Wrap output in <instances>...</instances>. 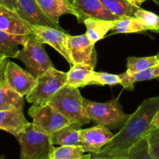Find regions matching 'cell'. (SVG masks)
Returning <instances> with one entry per match:
<instances>
[{
	"label": "cell",
	"mask_w": 159,
	"mask_h": 159,
	"mask_svg": "<svg viewBox=\"0 0 159 159\" xmlns=\"http://www.w3.org/2000/svg\"><path fill=\"white\" fill-rule=\"evenodd\" d=\"M158 63L159 58L157 54L144 57H129L127 58L126 72L129 75H132L154 66Z\"/></svg>",
	"instance_id": "obj_26"
},
{
	"label": "cell",
	"mask_w": 159,
	"mask_h": 159,
	"mask_svg": "<svg viewBox=\"0 0 159 159\" xmlns=\"http://www.w3.org/2000/svg\"><path fill=\"white\" fill-rule=\"evenodd\" d=\"M8 61V57L5 54H0V85H6L5 81V71Z\"/></svg>",
	"instance_id": "obj_31"
},
{
	"label": "cell",
	"mask_w": 159,
	"mask_h": 159,
	"mask_svg": "<svg viewBox=\"0 0 159 159\" xmlns=\"http://www.w3.org/2000/svg\"><path fill=\"white\" fill-rule=\"evenodd\" d=\"M104 6L117 16L135 17V12L139 7L133 6L127 0H100Z\"/></svg>",
	"instance_id": "obj_25"
},
{
	"label": "cell",
	"mask_w": 159,
	"mask_h": 159,
	"mask_svg": "<svg viewBox=\"0 0 159 159\" xmlns=\"http://www.w3.org/2000/svg\"><path fill=\"white\" fill-rule=\"evenodd\" d=\"M152 2H154L155 4H157V6H159V0H151Z\"/></svg>",
	"instance_id": "obj_35"
},
{
	"label": "cell",
	"mask_w": 159,
	"mask_h": 159,
	"mask_svg": "<svg viewBox=\"0 0 159 159\" xmlns=\"http://www.w3.org/2000/svg\"><path fill=\"white\" fill-rule=\"evenodd\" d=\"M20 159H49L54 148L51 135L36 130L32 123L17 137Z\"/></svg>",
	"instance_id": "obj_4"
},
{
	"label": "cell",
	"mask_w": 159,
	"mask_h": 159,
	"mask_svg": "<svg viewBox=\"0 0 159 159\" xmlns=\"http://www.w3.org/2000/svg\"><path fill=\"white\" fill-rule=\"evenodd\" d=\"M151 128H157L159 129V110L157 112L155 116H154L152 120V122L151 124Z\"/></svg>",
	"instance_id": "obj_33"
},
{
	"label": "cell",
	"mask_w": 159,
	"mask_h": 159,
	"mask_svg": "<svg viewBox=\"0 0 159 159\" xmlns=\"http://www.w3.org/2000/svg\"><path fill=\"white\" fill-rule=\"evenodd\" d=\"M93 71L94 69L86 65L79 64L73 65L70 71L66 73L65 85L78 89L88 85L90 75Z\"/></svg>",
	"instance_id": "obj_21"
},
{
	"label": "cell",
	"mask_w": 159,
	"mask_h": 159,
	"mask_svg": "<svg viewBox=\"0 0 159 159\" xmlns=\"http://www.w3.org/2000/svg\"><path fill=\"white\" fill-rule=\"evenodd\" d=\"M0 30L15 35H29L32 25L14 11L0 5Z\"/></svg>",
	"instance_id": "obj_14"
},
{
	"label": "cell",
	"mask_w": 159,
	"mask_h": 159,
	"mask_svg": "<svg viewBox=\"0 0 159 159\" xmlns=\"http://www.w3.org/2000/svg\"><path fill=\"white\" fill-rule=\"evenodd\" d=\"M158 110L159 96L143 100L111 141L99 152L90 153V158L113 159L126 155L134 144L147 136Z\"/></svg>",
	"instance_id": "obj_1"
},
{
	"label": "cell",
	"mask_w": 159,
	"mask_h": 159,
	"mask_svg": "<svg viewBox=\"0 0 159 159\" xmlns=\"http://www.w3.org/2000/svg\"><path fill=\"white\" fill-rule=\"evenodd\" d=\"M90 159H94V158H90ZM114 159V158H113Z\"/></svg>",
	"instance_id": "obj_38"
},
{
	"label": "cell",
	"mask_w": 159,
	"mask_h": 159,
	"mask_svg": "<svg viewBox=\"0 0 159 159\" xmlns=\"http://www.w3.org/2000/svg\"><path fill=\"white\" fill-rule=\"evenodd\" d=\"M45 14L53 21L59 23V18L65 14L77 17L71 0H36Z\"/></svg>",
	"instance_id": "obj_16"
},
{
	"label": "cell",
	"mask_w": 159,
	"mask_h": 159,
	"mask_svg": "<svg viewBox=\"0 0 159 159\" xmlns=\"http://www.w3.org/2000/svg\"><path fill=\"white\" fill-rule=\"evenodd\" d=\"M157 56H158V58H159V53H158V54H157Z\"/></svg>",
	"instance_id": "obj_37"
},
{
	"label": "cell",
	"mask_w": 159,
	"mask_h": 159,
	"mask_svg": "<svg viewBox=\"0 0 159 159\" xmlns=\"http://www.w3.org/2000/svg\"><path fill=\"white\" fill-rule=\"evenodd\" d=\"M147 30V29L136 17H122L114 23L112 34H131Z\"/></svg>",
	"instance_id": "obj_24"
},
{
	"label": "cell",
	"mask_w": 159,
	"mask_h": 159,
	"mask_svg": "<svg viewBox=\"0 0 159 159\" xmlns=\"http://www.w3.org/2000/svg\"><path fill=\"white\" fill-rule=\"evenodd\" d=\"M32 33L38 37L43 43H47L58 51L70 66L73 65L68 49L67 34L65 31L41 25H32Z\"/></svg>",
	"instance_id": "obj_10"
},
{
	"label": "cell",
	"mask_w": 159,
	"mask_h": 159,
	"mask_svg": "<svg viewBox=\"0 0 159 159\" xmlns=\"http://www.w3.org/2000/svg\"><path fill=\"white\" fill-rule=\"evenodd\" d=\"M127 1L129 2H130L132 5H133V6L140 8V6H141L142 3L144 2L146 0H127Z\"/></svg>",
	"instance_id": "obj_34"
},
{
	"label": "cell",
	"mask_w": 159,
	"mask_h": 159,
	"mask_svg": "<svg viewBox=\"0 0 159 159\" xmlns=\"http://www.w3.org/2000/svg\"><path fill=\"white\" fill-rule=\"evenodd\" d=\"M31 123L23 113V108L0 111V130H5L17 138Z\"/></svg>",
	"instance_id": "obj_15"
},
{
	"label": "cell",
	"mask_w": 159,
	"mask_h": 159,
	"mask_svg": "<svg viewBox=\"0 0 159 159\" xmlns=\"http://www.w3.org/2000/svg\"><path fill=\"white\" fill-rule=\"evenodd\" d=\"M17 13L31 25H41L65 31L44 12L36 0H17Z\"/></svg>",
	"instance_id": "obj_12"
},
{
	"label": "cell",
	"mask_w": 159,
	"mask_h": 159,
	"mask_svg": "<svg viewBox=\"0 0 159 159\" xmlns=\"http://www.w3.org/2000/svg\"><path fill=\"white\" fill-rule=\"evenodd\" d=\"M146 138L150 155L154 159H159V129H150Z\"/></svg>",
	"instance_id": "obj_30"
},
{
	"label": "cell",
	"mask_w": 159,
	"mask_h": 159,
	"mask_svg": "<svg viewBox=\"0 0 159 159\" xmlns=\"http://www.w3.org/2000/svg\"><path fill=\"white\" fill-rule=\"evenodd\" d=\"M120 78L118 75H112L107 72H96L94 71L90 75L88 85H115L119 84Z\"/></svg>",
	"instance_id": "obj_29"
},
{
	"label": "cell",
	"mask_w": 159,
	"mask_h": 159,
	"mask_svg": "<svg viewBox=\"0 0 159 159\" xmlns=\"http://www.w3.org/2000/svg\"><path fill=\"white\" fill-rule=\"evenodd\" d=\"M0 159H6V158H5V156H3V155H0Z\"/></svg>",
	"instance_id": "obj_36"
},
{
	"label": "cell",
	"mask_w": 159,
	"mask_h": 159,
	"mask_svg": "<svg viewBox=\"0 0 159 159\" xmlns=\"http://www.w3.org/2000/svg\"><path fill=\"white\" fill-rule=\"evenodd\" d=\"M81 125L71 123L51 134L53 144L58 145H80V130Z\"/></svg>",
	"instance_id": "obj_17"
},
{
	"label": "cell",
	"mask_w": 159,
	"mask_h": 159,
	"mask_svg": "<svg viewBox=\"0 0 159 159\" xmlns=\"http://www.w3.org/2000/svg\"><path fill=\"white\" fill-rule=\"evenodd\" d=\"M114 159H154L150 155L147 138H143L128 152L126 155Z\"/></svg>",
	"instance_id": "obj_28"
},
{
	"label": "cell",
	"mask_w": 159,
	"mask_h": 159,
	"mask_svg": "<svg viewBox=\"0 0 159 159\" xmlns=\"http://www.w3.org/2000/svg\"><path fill=\"white\" fill-rule=\"evenodd\" d=\"M115 21L87 18L84 21L87 28L86 35L93 43L104 38L109 30H112Z\"/></svg>",
	"instance_id": "obj_19"
},
{
	"label": "cell",
	"mask_w": 159,
	"mask_h": 159,
	"mask_svg": "<svg viewBox=\"0 0 159 159\" xmlns=\"http://www.w3.org/2000/svg\"><path fill=\"white\" fill-rule=\"evenodd\" d=\"M28 35H15L0 30V54L15 58L19 46H24Z\"/></svg>",
	"instance_id": "obj_18"
},
{
	"label": "cell",
	"mask_w": 159,
	"mask_h": 159,
	"mask_svg": "<svg viewBox=\"0 0 159 159\" xmlns=\"http://www.w3.org/2000/svg\"><path fill=\"white\" fill-rule=\"evenodd\" d=\"M49 159H90V153L85 154L80 145H62L53 148Z\"/></svg>",
	"instance_id": "obj_23"
},
{
	"label": "cell",
	"mask_w": 159,
	"mask_h": 159,
	"mask_svg": "<svg viewBox=\"0 0 159 159\" xmlns=\"http://www.w3.org/2000/svg\"><path fill=\"white\" fill-rule=\"evenodd\" d=\"M0 5L11 10L17 12V0H0Z\"/></svg>",
	"instance_id": "obj_32"
},
{
	"label": "cell",
	"mask_w": 159,
	"mask_h": 159,
	"mask_svg": "<svg viewBox=\"0 0 159 159\" xmlns=\"http://www.w3.org/2000/svg\"><path fill=\"white\" fill-rule=\"evenodd\" d=\"M24 98L9 88L7 85H0V111L23 108Z\"/></svg>",
	"instance_id": "obj_22"
},
{
	"label": "cell",
	"mask_w": 159,
	"mask_h": 159,
	"mask_svg": "<svg viewBox=\"0 0 159 159\" xmlns=\"http://www.w3.org/2000/svg\"><path fill=\"white\" fill-rule=\"evenodd\" d=\"M28 114L32 117V124L36 130L49 135L72 123L48 102L43 105H32Z\"/></svg>",
	"instance_id": "obj_7"
},
{
	"label": "cell",
	"mask_w": 159,
	"mask_h": 159,
	"mask_svg": "<svg viewBox=\"0 0 159 159\" xmlns=\"http://www.w3.org/2000/svg\"><path fill=\"white\" fill-rule=\"evenodd\" d=\"M134 16L140 20L147 30L159 33V16L157 14L139 8L136 11Z\"/></svg>",
	"instance_id": "obj_27"
},
{
	"label": "cell",
	"mask_w": 159,
	"mask_h": 159,
	"mask_svg": "<svg viewBox=\"0 0 159 159\" xmlns=\"http://www.w3.org/2000/svg\"><path fill=\"white\" fill-rule=\"evenodd\" d=\"M67 43L73 65L79 64L94 69L97 64V52L94 43L89 40L86 34L77 36L68 35Z\"/></svg>",
	"instance_id": "obj_8"
},
{
	"label": "cell",
	"mask_w": 159,
	"mask_h": 159,
	"mask_svg": "<svg viewBox=\"0 0 159 159\" xmlns=\"http://www.w3.org/2000/svg\"><path fill=\"white\" fill-rule=\"evenodd\" d=\"M41 40L33 33L28 35L26 43L20 49L15 58L23 62L26 71L37 78L48 71L49 68H55L43 46Z\"/></svg>",
	"instance_id": "obj_5"
},
{
	"label": "cell",
	"mask_w": 159,
	"mask_h": 159,
	"mask_svg": "<svg viewBox=\"0 0 159 159\" xmlns=\"http://www.w3.org/2000/svg\"><path fill=\"white\" fill-rule=\"evenodd\" d=\"M66 72L51 68L38 76L34 88L26 96V100L32 105L48 103L56 92L65 85Z\"/></svg>",
	"instance_id": "obj_6"
},
{
	"label": "cell",
	"mask_w": 159,
	"mask_h": 159,
	"mask_svg": "<svg viewBox=\"0 0 159 159\" xmlns=\"http://www.w3.org/2000/svg\"><path fill=\"white\" fill-rule=\"evenodd\" d=\"M114 137L104 126L98 125L80 130V145L85 153H95L102 149Z\"/></svg>",
	"instance_id": "obj_11"
},
{
	"label": "cell",
	"mask_w": 159,
	"mask_h": 159,
	"mask_svg": "<svg viewBox=\"0 0 159 159\" xmlns=\"http://www.w3.org/2000/svg\"><path fill=\"white\" fill-rule=\"evenodd\" d=\"M48 103L72 123L82 126L90 122L84 110V97L78 88L64 85L51 98Z\"/></svg>",
	"instance_id": "obj_2"
},
{
	"label": "cell",
	"mask_w": 159,
	"mask_h": 159,
	"mask_svg": "<svg viewBox=\"0 0 159 159\" xmlns=\"http://www.w3.org/2000/svg\"><path fill=\"white\" fill-rule=\"evenodd\" d=\"M84 107L90 121L108 129L122 127L130 115L124 113L118 98L105 102H98L84 98Z\"/></svg>",
	"instance_id": "obj_3"
},
{
	"label": "cell",
	"mask_w": 159,
	"mask_h": 159,
	"mask_svg": "<svg viewBox=\"0 0 159 159\" xmlns=\"http://www.w3.org/2000/svg\"><path fill=\"white\" fill-rule=\"evenodd\" d=\"M75 10L77 12L79 23H84L87 18L115 21L120 17L111 12L100 0H72Z\"/></svg>",
	"instance_id": "obj_13"
},
{
	"label": "cell",
	"mask_w": 159,
	"mask_h": 159,
	"mask_svg": "<svg viewBox=\"0 0 159 159\" xmlns=\"http://www.w3.org/2000/svg\"><path fill=\"white\" fill-rule=\"evenodd\" d=\"M37 78L14 62L8 61L5 71V81L9 88L21 96H26L34 88Z\"/></svg>",
	"instance_id": "obj_9"
},
{
	"label": "cell",
	"mask_w": 159,
	"mask_h": 159,
	"mask_svg": "<svg viewBox=\"0 0 159 159\" xmlns=\"http://www.w3.org/2000/svg\"><path fill=\"white\" fill-rule=\"evenodd\" d=\"M120 78V85L129 91H132L134 89V84L137 82L151 80V79L159 78V63L154 66L151 67L146 70L140 71L138 73L129 75L126 72L118 75Z\"/></svg>",
	"instance_id": "obj_20"
}]
</instances>
